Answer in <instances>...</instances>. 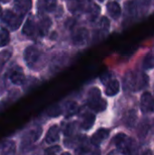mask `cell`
<instances>
[{"mask_svg": "<svg viewBox=\"0 0 154 155\" xmlns=\"http://www.w3.org/2000/svg\"><path fill=\"white\" fill-rule=\"evenodd\" d=\"M149 78L147 74L142 72H128L123 77V87L126 90L137 92L148 85Z\"/></svg>", "mask_w": 154, "mask_h": 155, "instance_id": "6da1fadb", "label": "cell"}, {"mask_svg": "<svg viewBox=\"0 0 154 155\" xmlns=\"http://www.w3.org/2000/svg\"><path fill=\"white\" fill-rule=\"evenodd\" d=\"M88 106L94 112H103L107 107V103L101 97V91L97 87H93L88 92Z\"/></svg>", "mask_w": 154, "mask_h": 155, "instance_id": "7a4b0ae2", "label": "cell"}, {"mask_svg": "<svg viewBox=\"0 0 154 155\" xmlns=\"http://www.w3.org/2000/svg\"><path fill=\"white\" fill-rule=\"evenodd\" d=\"M113 141L115 146L120 150L122 153L130 154L134 153V151L136 150V143L134 140H133L124 134H118Z\"/></svg>", "mask_w": 154, "mask_h": 155, "instance_id": "3957f363", "label": "cell"}, {"mask_svg": "<svg viewBox=\"0 0 154 155\" xmlns=\"http://www.w3.org/2000/svg\"><path fill=\"white\" fill-rule=\"evenodd\" d=\"M24 15L18 13L16 10H6L3 15V23L12 31L17 30L22 25Z\"/></svg>", "mask_w": 154, "mask_h": 155, "instance_id": "277c9868", "label": "cell"}, {"mask_svg": "<svg viewBox=\"0 0 154 155\" xmlns=\"http://www.w3.org/2000/svg\"><path fill=\"white\" fill-rule=\"evenodd\" d=\"M40 57H41V52L34 45L28 46L27 48H25L24 52L25 62L29 67H34L40 60Z\"/></svg>", "mask_w": 154, "mask_h": 155, "instance_id": "5b68a950", "label": "cell"}, {"mask_svg": "<svg viewBox=\"0 0 154 155\" xmlns=\"http://www.w3.org/2000/svg\"><path fill=\"white\" fill-rule=\"evenodd\" d=\"M90 33L85 27H79L75 29L72 34L73 44L76 46H83L86 45L89 40Z\"/></svg>", "mask_w": 154, "mask_h": 155, "instance_id": "8992f818", "label": "cell"}, {"mask_svg": "<svg viewBox=\"0 0 154 155\" xmlns=\"http://www.w3.org/2000/svg\"><path fill=\"white\" fill-rule=\"evenodd\" d=\"M8 78L10 82L15 85L23 84L25 82V74L23 69L20 66L13 67L8 74Z\"/></svg>", "mask_w": 154, "mask_h": 155, "instance_id": "52a82bcc", "label": "cell"}, {"mask_svg": "<svg viewBox=\"0 0 154 155\" xmlns=\"http://www.w3.org/2000/svg\"><path fill=\"white\" fill-rule=\"evenodd\" d=\"M141 108L143 113H154V97L151 93L145 92L141 97Z\"/></svg>", "mask_w": 154, "mask_h": 155, "instance_id": "ba28073f", "label": "cell"}, {"mask_svg": "<svg viewBox=\"0 0 154 155\" xmlns=\"http://www.w3.org/2000/svg\"><path fill=\"white\" fill-rule=\"evenodd\" d=\"M41 134H42V128H40V127L31 130L30 132L25 134V137L23 138V145L24 146L31 145L32 143H34V142H36L39 139Z\"/></svg>", "mask_w": 154, "mask_h": 155, "instance_id": "9c48e42d", "label": "cell"}, {"mask_svg": "<svg viewBox=\"0 0 154 155\" xmlns=\"http://www.w3.org/2000/svg\"><path fill=\"white\" fill-rule=\"evenodd\" d=\"M52 26V20L48 16H44L37 24V34L41 36H44Z\"/></svg>", "mask_w": 154, "mask_h": 155, "instance_id": "30bf717a", "label": "cell"}, {"mask_svg": "<svg viewBox=\"0 0 154 155\" xmlns=\"http://www.w3.org/2000/svg\"><path fill=\"white\" fill-rule=\"evenodd\" d=\"M110 134L109 130L107 129H99L91 138V143L94 146H99L103 142H104Z\"/></svg>", "mask_w": 154, "mask_h": 155, "instance_id": "8fae6325", "label": "cell"}, {"mask_svg": "<svg viewBox=\"0 0 154 155\" xmlns=\"http://www.w3.org/2000/svg\"><path fill=\"white\" fill-rule=\"evenodd\" d=\"M35 33H37V25L33 17H29L24 25L23 34L28 37H32L35 35Z\"/></svg>", "mask_w": 154, "mask_h": 155, "instance_id": "7c38bea8", "label": "cell"}, {"mask_svg": "<svg viewBox=\"0 0 154 155\" xmlns=\"http://www.w3.org/2000/svg\"><path fill=\"white\" fill-rule=\"evenodd\" d=\"M57 5V0H39L37 8L42 13L53 12Z\"/></svg>", "mask_w": 154, "mask_h": 155, "instance_id": "4fadbf2b", "label": "cell"}, {"mask_svg": "<svg viewBox=\"0 0 154 155\" xmlns=\"http://www.w3.org/2000/svg\"><path fill=\"white\" fill-rule=\"evenodd\" d=\"M106 8H107V11H108L110 16L113 19L117 20L121 16L122 8H121V5H119V3L117 1H110L107 4Z\"/></svg>", "mask_w": 154, "mask_h": 155, "instance_id": "5bb4252c", "label": "cell"}, {"mask_svg": "<svg viewBox=\"0 0 154 155\" xmlns=\"http://www.w3.org/2000/svg\"><path fill=\"white\" fill-rule=\"evenodd\" d=\"M60 138V130L57 125H53L49 128L46 136H45V142L48 144H52L56 143Z\"/></svg>", "mask_w": 154, "mask_h": 155, "instance_id": "9a60e30c", "label": "cell"}, {"mask_svg": "<svg viewBox=\"0 0 154 155\" xmlns=\"http://www.w3.org/2000/svg\"><path fill=\"white\" fill-rule=\"evenodd\" d=\"M32 7V0H15V9L25 15Z\"/></svg>", "mask_w": 154, "mask_h": 155, "instance_id": "2e32d148", "label": "cell"}, {"mask_svg": "<svg viewBox=\"0 0 154 155\" xmlns=\"http://www.w3.org/2000/svg\"><path fill=\"white\" fill-rule=\"evenodd\" d=\"M69 10L73 14H80L85 9L86 0H69Z\"/></svg>", "mask_w": 154, "mask_h": 155, "instance_id": "e0dca14e", "label": "cell"}, {"mask_svg": "<svg viewBox=\"0 0 154 155\" xmlns=\"http://www.w3.org/2000/svg\"><path fill=\"white\" fill-rule=\"evenodd\" d=\"M120 91V83L117 80H111L106 85H105V94L107 96H114L116 95Z\"/></svg>", "mask_w": 154, "mask_h": 155, "instance_id": "ac0fdd59", "label": "cell"}, {"mask_svg": "<svg viewBox=\"0 0 154 155\" xmlns=\"http://www.w3.org/2000/svg\"><path fill=\"white\" fill-rule=\"evenodd\" d=\"M94 123H95V115L92 113H87L84 115L83 121L80 126L82 127V129L88 131L93 126Z\"/></svg>", "mask_w": 154, "mask_h": 155, "instance_id": "d6986e66", "label": "cell"}, {"mask_svg": "<svg viewBox=\"0 0 154 155\" xmlns=\"http://www.w3.org/2000/svg\"><path fill=\"white\" fill-rule=\"evenodd\" d=\"M125 10L126 13L130 16H135L140 13L139 5L137 0H128L125 4Z\"/></svg>", "mask_w": 154, "mask_h": 155, "instance_id": "ffe728a7", "label": "cell"}, {"mask_svg": "<svg viewBox=\"0 0 154 155\" xmlns=\"http://www.w3.org/2000/svg\"><path fill=\"white\" fill-rule=\"evenodd\" d=\"M15 151L16 146L14 141H5L0 146V153L2 154H14Z\"/></svg>", "mask_w": 154, "mask_h": 155, "instance_id": "44dd1931", "label": "cell"}, {"mask_svg": "<svg viewBox=\"0 0 154 155\" xmlns=\"http://www.w3.org/2000/svg\"><path fill=\"white\" fill-rule=\"evenodd\" d=\"M126 127L128 128H133L137 122V113L135 110H130L124 116L123 120Z\"/></svg>", "mask_w": 154, "mask_h": 155, "instance_id": "7402d4cb", "label": "cell"}, {"mask_svg": "<svg viewBox=\"0 0 154 155\" xmlns=\"http://www.w3.org/2000/svg\"><path fill=\"white\" fill-rule=\"evenodd\" d=\"M151 129V124L147 119L143 120L138 127V136L141 139H145L149 134V131Z\"/></svg>", "mask_w": 154, "mask_h": 155, "instance_id": "603a6c76", "label": "cell"}, {"mask_svg": "<svg viewBox=\"0 0 154 155\" xmlns=\"http://www.w3.org/2000/svg\"><path fill=\"white\" fill-rule=\"evenodd\" d=\"M78 112V104L74 101H68L65 104V114L66 117H71L76 114Z\"/></svg>", "mask_w": 154, "mask_h": 155, "instance_id": "cb8c5ba5", "label": "cell"}, {"mask_svg": "<svg viewBox=\"0 0 154 155\" xmlns=\"http://www.w3.org/2000/svg\"><path fill=\"white\" fill-rule=\"evenodd\" d=\"M101 8L97 5H93L87 8V14H88V19L90 21H94L100 15Z\"/></svg>", "mask_w": 154, "mask_h": 155, "instance_id": "d4e9b609", "label": "cell"}, {"mask_svg": "<svg viewBox=\"0 0 154 155\" xmlns=\"http://www.w3.org/2000/svg\"><path fill=\"white\" fill-rule=\"evenodd\" d=\"M98 27H99V33H101V34L108 33V31L110 30V27H111L110 20L106 16H103L98 23Z\"/></svg>", "mask_w": 154, "mask_h": 155, "instance_id": "484cf974", "label": "cell"}, {"mask_svg": "<svg viewBox=\"0 0 154 155\" xmlns=\"http://www.w3.org/2000/svg\"><path fill=\"white\" fill-rule=\"evenodd\" d=\"M78 124L76 122H73V123H69L67 124L64 128V134L65 136H73L76 132H77V129H78Z\"/></svg>", "mask_w": 154, "mask_h": 155, "instance_id": "4316f807", "label": "cell"}, {"mask_svg": "<svg viewBox=\"0 0 154 155\" xmlns=\"http://www.w3.org/2000/svg\"><path fill=\"white\" fill-rule=\"evenodd\" d=\"M143 66L144 69L150 70L154 67V52H150L143 59Z\"/></svg>", "mask_w": 154, "mask_h": 155, "instance_id": "83f0119b", "label": "cell"}, {"mask_svg": "<svg viewBox=\"0 0 154 155\" xmlns=\"http://www.w3.org/2000/svg\"><path fill=\"white\" fill-rule=\"evenodd\" d=\"M9 42H10L9 32L5 28L0 29V47L7 45L9 44Z\"/></svg>", "mask_w": 154, "mask_h": 155, "instance_id": "f1b7e54d", "label": "cell"}, {"mask_svg": "<svg viewBox=\"0 0 154 155\" xmlns=\"http://www.w3.org/2000/svg\"><path fill=\"white\" fill-rule=\"evenodd\" d=\"M67 60V57L65 54H59L57 55L56 57H54V59L53 60V64H54V67L58 69L59 67H62L65 62Z\"/></svg>", "mask_w": 154, "mask_h": 155, "instance_id": "f546056e", "label": "cell"}, {"mask_svg": "<svg viewBox=\"0 0 154 155\" xmlns=\"http://www.w3.org/2000/svg\"><path fill=\"white\" fill-rule=\"evenodd\" d=\"M63 114V110L59 105H54L53 107H51L48 111V115L52 116V117H56L59 116Z\"/></svg>", "mask_w": 154, "mask_h": 155, "instance_id": "4dcf8cb0", "label": "cell"}, {"mask_svg": "<svg viewBox=\"0 0 154 155\" xmlns=\"http://www.w3.org/2000/svg\"><path fill=\"white\" fill-rule=\"evenodd\" d=\"M111 80H113V74L110 72L104 73L101 75V82L103 85H106Z\"/></svg>", "mask_w": 154, "mask_h": 155, "instance_id": "1f68e13d", "label": "cell"}, {"mask_svg": "<svg viewBox=\"0 0 154 155\" xmlns=\"http://www.w3.org/2000/svg\"><path fill=\"white\" fill-rule=\"evenodd\" d=\"M137 1H138V5H139L140 11H143V12L147 11L148 7L150 5L151 0H137Z\"/></svg>", "mask_w": 154, "mask_h": 155, "instance_id": "d6a6232c", "label": "cell"}, {"mask_svg": "<svg viewBox=\"0 0 154 155\" xmlns=\"http://www.w3.org/2000/svg\"><path fill=\"white\" fill-rule=\"evenodd\" d=\"M89 153H91V148L85 145H79L75 150V153L77 154H87Z\"/></svg>", "mask_w": 154, "mask_h": 155, "instance_id": "836d02e7", "label": "cell"}, {"mask_svg": "<svg viewBox=\"0 0 154 155\" xmlns=\"http://www.w3.org/2000/svg\"><path fill=\"white\" fill-rule=\"evenodd\" d=\"M60 152H61V147L58 146V145L49 147L44 151V153H47V154H56V153H59Z\"/></svg>", "mask_w": 154, "mask_h": 155, "instance_id": "e575fe53", "label": "cell"}, {"mask_svg": "<svg viewBox=\"0 0 154 155\" xmlns=\"http://www.w3.org/2000/svg\"><path fill=\"white\" fill-rule=\"evenodd\" d=\"M74 23H75V21H74V19H68V20L65 22V26H66L67 28H71V27H73V26L74 25Z\"/></svg>", "mask_w": 154, "mask_h": 155, "instance_id": "d590c367", "label": "cell"}, {"mask_svg": "<svg viewBox=\"0 0 154 155\" xmlns=\"http://www.w3.org/2000/svg\"><path fill=\"white\" fill-rule=\"evenodd\" d=\"M1 15H2V8H1V6H0V16H1Z\"/></svg>", "mask_w": 154, "mask_h": 155, "instance_id": "8d00e7d4", "label": "cell"}, {"mask_svg": "<svg viewBox=\"0 0 154 155\" xmlns=\"http://www.w3.org/2000/svg\"><path fill=\"white\" fill-rule=\"evenodd\" d=\"M100 2H103V1H104V0H99Z\"/></svg>", "mask_w": 154, "mask_h": 155, "instance_id": "74e56055", "label": "cell"}, {"mask_svg": "<svg viewBox=\"0 0 154 155\" xmlns=\"http://www.w3.org/2000/svg\"><path fill=\"white\" fill-rule=\"evenodd\" d=\"M1 1H5V0H1Z\"/></svg>", "mask_w": 154, "mask_h": 155, "instance_id": "f35d334b", "label": "cell"}]
</instances>
